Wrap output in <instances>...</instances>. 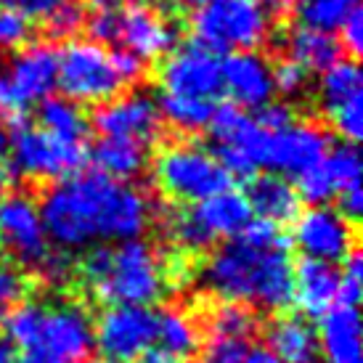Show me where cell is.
Returning <instances> with one entry per match:
<instances>
[{
	"label": "cell",
	"mask_w": 363,
	"mask_h": 363,
	"mask_svg": "<svg viewBox=\"0 0 363 363\" xmlns=\"http://www.w3.org/2000/svg\"><path fill=\"white\" fill-rule=\"evenodd\" d=\"M40 220L51 244L61 250H82L138 239L152 220V204L128 183L99 170H77L45 191Z\"/></svg>",
	"instance_id": "cell-1"
},
{
	"label": "cell",
	"mask_w": 363,
	"mask_h": 363,
	"mask_svg": "<svg viewBox=\"0 0 363 363\" xmlns=\"http://www.w3.org/2000/svg\"><path fill=\"white\" fill-rule=\"evenodd\" d=\"M292 268L286 247H260L236 236L210 255L199 281L210 294L228 303L284 311L292 305Z\"/></svg>",
	"instance_id": "cell-2"
},
{
	"label": "cell",
	"mask_w": 363,
	"mask_h": 363,
	"mask_svg": "<svg viewBox=\"0 0 363 363\" xmlns=\"http://www.w3.org/2000/svg\"><path fill=\"white\" fill-rule=\"evenodd\" d=\"M74 276L99 303L106 305L152 308L167 292L160 255L141 239L120 242L117 247L93 244L77 260Z\"/></svg>",
	"instance_id": "cell-3"
},
{
	"label": "cell",
	"mask_w": 363,
	"mask_h": 363,
	"mask_svg": "<svg viewBox=\"0 0 363 363\" xmlns=\"http://www.w3.org/2000/svg\"><path fill=\"white\" fill-rule=\"evenodd\" d=\"M9 340L27 355L45 361H80L93 347L91 313L77 300L59 297L53 303L27 300L6 318Z\"/></svg>",
	"instance_id": "cell-4"
},
{
	"label": "cell",
	"mask_w": 363,
	"mask_h": 363,
	"mask_svg": "<svg viewBox=\"0 0 363 363\" xmlns=\"http://www.w3.org/2000/svg\"><path fill=\"white\" fill-rule=\"evenodd\" d=\"M154 183L170 202L186 207L231 189V175L199 143L172 141L154 157Z\"/></svg>",
	"instance_id": "cell-5"
},
{
	"label": "cell",
	"mask_w": 363,
	"mask_h": 363,
	"mask_svg": "<svg viewBox=\"0 0 363 363\" xmlns=\"http://www.w3.org/2000/svg\"><path fill=\"white\" fill-rule=\"evenodd\" d=\"M0 242L19 268H30L38 276L64 279L69 260L53 252V244L43 228L40 210L27 194L9 191L0 196Z\"/></svg>",
	"instance_id": "cell-6"
},
{
	"label": "cell",
	"mask_w": 363,
	"mask_h": 363,
	"mask_svg": "<svg viewBox=\"0 0 363 363\" xmlns=\"http://www.w3.org/2000/svg\"><path fill=\"white\" fill-rule=\"evenodd\" d=\"M59 72V51L45 43L19 48L6 69H0V125L21 128L35 104L51 99Z\"/></svg>",
	"instance_id": "cell-7"
},
{
	"label": "cell",
	"mask_w": 363,
	"mask_h": 363,
	"mask_svg": "<svg viewBox=\"0 0 363 363\" xmlns=\"http://www.w3.org/2000/svg\"><path fill=\"white\" fill-rule=\"evenodd\" d=\"M268 30L271 16L257 6V0H215L194 16L196 43L215 53L252 51L265 43Z\"/></svg>",
	"instance_id": "cell-8"
},
{
	"label": "cell",
	"mask_w": 363,
	"mask_h": 363,
	"mask_svg": "<svg viewBox=\"0 0 363 363\" xmlns=\"http://www.w3.org/2000/svg\"><path fill=\"white\" fill-rule=\"evenodd\" d=\"M56 88L74 104H101L117 99L125 88L111 53L101 43L72 40L59 51Z\"/></svg>",
	"instance_id": "cell-9"
},
{
	"label": "cell",
	"mask_w": 363,
	"mask_h": 363,
	"mask_svg": "<svg viewBox=\"0 0 363 363\" xmlns=\"http://www.w3.org/2000/svg\"><path fill=\"white\" fill-rule=\"evenodd\" d=\"M9 143V170L13 172V178H27L38 183L61 181L88 162V143L61 141L43 128H32V125L16 128Z\"/></svg>",
	"instance_id": "cell-10"
},
{
	"label": "cell",
	"mask_w": 363,
	"mask_h": 363,
	"mask_svg": "<svg viewBox=\"0 0 363 363\" xmlns=\"http://www.w3.org/2000/svg\"><path fill=\"white\" fill-rule=\"evenodd\" d=\"M162 93L202 99L218 104L223 93V59L202 43H186L172 48L160 67Z\"/></svg>",
	"instance_id": "cell-11"
},
{
	"label": "cell",
	"mask_w": 363,
	"mask_h": 363,
	"mask_svg": "<svg viewBox=\"0 0 363 363\" xmlns=\"http://www.w3.org/2000/svg\"><path fill=\"white\" fill-rule=\"evenodd\" d=\"M361 67L355 59H337L323 69L318 85V101L326 122L345 143H358L363 135V96H361Z\"/></svg>",
	"instance_id": "cell-12"
},
{
	"label": "cell",
	"mask_w": 363,
	"mask_h": 363,
	"mask_svg": "<svg viewBox=\"0 0 363 363\" xmlns=\"http://www.w3.org/2000/svg\"><path fill=\"white\" fill-rule=\"evenodd\" d=\"M93 340L101 347L104 358L135 361L157 340V311L146 305H109L99 315Z\"/></svg>",
	"instance_id": "cell-13"
},
{
	"label": "cell",
	"mask_w": 363,
	"mask_h": 363,
	"mask_svg": "<svg viewBox=\"0 0 363 363\" xmlns=\"http://www.w3.org/2000/svg\"><path fill=\"white\" fill-rule=\"evenodd\" d=\"M329 146H332V135L321 125H311V122H294L284 130H265L260 170L286 172L297 178L326 160Z\"/></svg>",
	"instance_id": "cell-14"
},
{
	"label": "cell",
	"mask_w": 363,
	"mask_h": 363,
	"mask_svg": "<svg viewBox=\"0 0 363 363\" xmlns=\"http://www.w3.org/2000/svg\"><path fill=\"white\" fill-rule=\"evenodd\" d=\"M292 242L305 257L323 262H345L358 250V225L345 220L337 210L313 207L294 218Z\"/></svg>",
	"instance_id": "cell-15"
},
{
	"label": "cell",
	"mask_w": 363,
	"mask_h": 363,
	"mask_svg": "<svg viewBox=\"0 0 363 363\" xmlns=\"http://www.w3.org/2000/svg\"><path fill=\"white\" fill-rule=\"evenodd\" d=\"M93 125L104 138H130L149 146L162 130V114L149 93H130L101 104L93 114Z\"/></svg>",
	"instance_id": "cell-16"
},
{
	"label": "cell",
	"mask_w": 363,
	"mask_h": 363,
	"mask_svg": "<svg viewBox=\"0 0 363 363\" xmlns=\"http://www.w3.org/2000/svg\"><path fill=\"white\" fill-rule=\"evenodd\" d=\"M122 51L133 53L135 59L154 61L170 53L178 45V27L160 11L143 9V6H128L117 11V40Z\"/></svg>",
	"instance_id": "cell-17"
},
{
	"label": "cell",
	"mask_w": 363,
	"mask_h": 363,
	"mask_svg": "<svg viewBox=\"0 0 363 363\" xmlns=\"http://www.w3.org/2000/svg\"><path fill=\"white\" fill-rule=\"evenodd\" d=\"M223 91H228L239 109H262L276 93L271 64L252 51L231 53L223 59Z\"/></svg>",
	"instance_id": "cell-18"
},
{
	"label": "cell",
	"mask_w": 363,
	"mask_h": 363,
	"mask_svg": "<svg viewBox=\"0 0 363 363\" xmlns=\"http://www.w3.org/2000/svg\"><path fill=\"white\" fill-rule=\"evenodd\" d=\"M265 347L284 363H318V329L300 313H281L265 323Z\"/></svg>",
	"instance_id": "cell-19"
},
{
	"label": "cell",
	"mask_w": 363,
	"mask_h": 363,
	"mask_svg": "<svg viewBox=\"0 0 363 363\" xmlns=\"http://www.w3.org/2000/svg\"><path fill=\"white\" fill-rule=\"evenodd\" d=\"M340 271L332 262L303 257L292 268V303L303 311V315L321 318L337 303Z\"/></svg>",
	"instance_id": "cell-20"
},
{
	"label": "cell",
	"mask_w": 363,
	"mask_h": 363,
	"mask_svg": "<svg viewBox=\"0 0 363 363\" xmlns=\"http://www.w3.org/2000/svg\"><path fill=\"white\" fill-rule=\"evenodd\" d=\"M318 347H321L323 363H363L358 308L337 305L329 313H323Z\"/></svg>",
	"instance_id": "cell-21"
},
{
	"label": "cell",
	"mask_w": 363,
	"mask_h": 363,
	"mask_svg": "<svg viewBox=\"0 0 363 363\" xmlns=\"http://www.w3.org/2000/svg\"><path fill=\"white\" fill-rule=\"evenodd\" d=\"M244 199L250 204L252 215L257 212V218L271 220L276 225L281 223H292L300 212V196L294 191V186L289 181H284L281 175H252L247 181V194Z\"/></svg>",
	"instance_id": "cell-22"
},
{
	"label": "cell",
	"mask_w": 363,
	"mask_h": 363,
	"mask_svg": "<svg viewBox=\"0 0 363 363\" xmlns=\"http://www.w3.org/2000/svg\"><path fill=\"white\" fill-rule=\"evenodd\" d=\"M91 157L96 170L122 183L143 175L146 164H149V149L130 138H104L101 135V141L96 143Z\"/></svg>",
	"instance_id": "cell-23"
},
{
	"label": "cell",
	"mask_w": 363,
	"mask_h": 363,
	"mask_svg": "<svg viewBox=\"0 0 363 363\" xmlns=\"http://www.w3.org/2000/svg\"><path fill=\"white\" fill-rule=\"evenodd\" d=\"M284 51H286V59L300 64L305 72H323L340 59L342 45L329 32L297 27L284 38Z\"/></svg>",
	"instance_id": "cell-24"
},
{
	"label": "cell",
	"mask_w": 363,
	"mask_h": 363,
	"mask_svg": "<svg viewBox=\"0 0 363 363\" xmlns=\"http://www.w3.org/2000/svg\"><path fill=\"white\" fill-rule=\"evenodd\" d=\"M164 353H172L189 361L202 350V329L194 315L178 311V308H167V311L157 313V340Z\"/></svg>",
	"instance_id": "cell-25"
},
{
	"label": "cell",
	"mask_w": 363,
	"mask_h": 363,
	"mask_svg": "<svg viewBox=\"0 0 363 363\" xmlns=\"http://www.w3.org/2000/svg\"><path fill=\"white\" fill-rule=\"evenodd\" d=\"M38 122H40L43 130L61 138V141L88 143L91 120L80 109V104L69 101V99H45V101H40Z\"/></svg>",
	"instance_id": "cell-26"
},
{
	"label": "cell",
	"mask_w": 363,
	"mask_h": 363,
	"mask_svg": "<svg viewBox=\"0 0 363 363\" xmlns=\"http://www.w3.org/2000/svg\"><path fill=\"white\" fill-rule=\"evenodd\" d=\"M204 326L212 334V340H244L247 342L257 329V315L250 305L220 300L207 311Z\"/></svg>",
	"instance_id": "cell-27"
},
{
	"label": "cell",
	"mask_w": 363,
	"mask_h": 363,
	"mask_svg": "<svg viewBox=\"0 0 363 363\" xmlns=\"http://www.w3.org/2000/svg\"><path fill=\"white\" fill-rule=\"evenodd\" d=\"M160 114L170 122L172 128L183 133H199L207 130L212 114L218 104L202 101V99H189V96H175V93H160Z\"/></svg>",
	"instance_id": "cell-28"
},
{
	"label": "cell",
	"mask_w": 363,
	"mask_h": 363,
	"mask_svg": "<svg viewBox=\"0 0 363 363\" xmlns=\"http://www.w3.org/2000/svg\"><path fill=\"white\" fill-rule=\"evenodd\" d=\"M358 3L361 0H294L292 11L300 27L332 35L342 27L355 9H361Z\"/></svg>",
	"instance_id": "cell-29"
},
{
	"label": "cell",
	"mask_w": 363,
	"mask_h": 363,
	"mask_svg": "<svg viewBox=\"0 0 363 363\" xmlns=\"http://www.w3.org/2000/svg\"><path fill=\"white\" fill-rule=\"evenodd\" d=\"M32 289V276H27L24 268H19L9 257H0V326L6 323L13 308L27 303Z\"/></svg>",
	"instance_id": "cell-30"
},
{
	"label": "cell",
	"mask_w": 363,
	"mask_h": 363,
	"mask_svg": "<svg viewBox=\"0 0 363 363\" xmlns=\"http://www.w3.org/2000/svg\"><path fill=\"white\" fill-rule=\"evenodd\" d=\"M326 167L334 183V196L345 191H355L361 189V157L355 143H340L332 154H326Z\"/></svg>",
	"instance_id": "cell-31"
},
{
	"label": "cell",
	"mask_w": 363,
	"mask_h": 363,
	"mask_svg": "<svg viewBox=\"0 0 363 363\" xmlns=\"http://www.w3.org/2000/svg\"><path fill=\"white\" fill-rule=\"evenodd\" d=\"M361 294H363V262H361V252L355 250L342 262L340 286H337V305H342V308H358Z\"/></svg>",
	"instance_id": "cell-32"
},
{
	"label": "cell",
	"mask_w": 363,
	"mask_h": 363,
	"mask_svg": "<svg viewBox=\"0 0 363 363\" xmlns=\"http://www.w3.org/2000/svg\"><path fill=\"white\" fill-rule=\"evenodd\" d=\"M85 19L88 16H85V6H82L80 0H64L61 9L48 19L45 27H48V35H51L53 40H67L85 24Z\"/></svg>",
	"instance_id": "cell-33"
},
{
	"label": "cell",
	"mask_w": 363,
	"mask_h": 363,
	"mask_svg": "<svg viewBox=\"0 0 363 363\" xmlns=\"http://www.w3.org/2000/svg\"><path fill=\"white\" fill-rule=\"evenodd\" d=\"M30 43H32L30 21L11 9L0 11V45L3 48H24Z\"/></svg>",
	"instance_id": "cell-34"
},
{
	"label": "cell",
	"mask_w": 363,
	"mask_h": 363,
	"mask_svg": "<svg viewBox=\"0 0 363 363\" xmlns=\"http://www.w3.org/2000/svg\"><path fill=\"white\" fill-rule=\"evenodd\" d=\"M273 69V88L281 96H300L311 82V72H305L300 64L284 59L281 64L271 67Z\"/></svg>",
	"instance_id": "cell-35"
},
{
	"label": "cell",
	"mask_w": 363,
	"mask_h": 363,
	"mask_svg": "<svg viewBox=\"0 0 363 363\" xmlns=\"http://www.w3.org/2000/svg\"><path fill=\"white\" fill-rule=\"evenodd\" d=\"M6 9L21 13L30 24H48L53 13L61 9L64 0H3Z\"/></svg>",
	"instance_id": "cell-36"
},
{
	"label": "cell",
	"mask_w": 363,
	"mask_h": 363,
	"mask_svg": "<svg viewBox=\"0 0 363 363\" xmlns=\"http://www.w3.org/2000/svg\"><path fill=\"white\" fill-rule=\"evenodd\" d=\"M247 353L244 340H212L202 355V363H242Z\"/></svg>",
	"instance_id": "cell-37"
},
{
	"label": "cell",
	"mask_w": 363,
	"mask_h": 363,
	"mask_svg": "<svg viewBox=\"0 0 363 363\" xmlns=\"http://www.w3.org/2000/svg\"><path fill=\"white\" fill-rule=\"evenodd\" d=\"M255 122L265 128V130H284V128H289L294 125V109L289 104H265L262 109H257V117Z\"/></svg>",
	"instance_id": "cell-38"
},
{
	"label": "cell",
	"mask_w": 363,
	"mask_h": 363,
	"mask_svg": "<svg viewBox=\"0 0 363 363\" xmlns=\"http://www.w3.org/2000/svg\"><path fill=\"white\" fill-rule=\"evenodd\" d=\"M340 32H342V51L347 48L350 56L358 61V56H361V51H363V13H361V9H355L353 13L347 16V21L340 27Z\"/></svg>",
	"instance_id": "cell-39"
},
{
	"label": "cell",
	"mask_w": 363,
	"mask_h": 363,
	"mask_svg": "<svg viewBox=\"0 0 363 363\" xmlns=\"http://www.w3.org/2000/svg\"><path fill=\"white\" fill-rule=\"evenodd\" d=\"M242 363H284V361H279L265 345H257V347H247Z\"/></svg>",
	"instance_id": "cell-40"
},
{
	"label": "cell",
	"mask_w": 363,
	"mask_h": 363,
	"mask_svg": "<svg viewBox=\"0 0 363 363\" xmlns=\"http://www.w3.org/2000/svg\"><path fill=\"white\" fill-rule=\"evenodd\" d=\"M135 363H189V361H183V358H178V355L172 353H164V350H143L135 358Z\"/></svg>",
	"instance_id": "cell-41"
},
{
	"label": "cell",
	"mask_w": 363,
	"mask_h": 363,
	"mask_svg": "<svg viewBox=\"0 0 363 363\" xmlns=\"http://www.w3.org/2000/svg\"><path fill=\"white\" fill-rule=\"evenodd\" d=\"M292 3L294 0H257V6H260L268 16H284V13H289L292 11Z\"/></svg>",
	"instance_id": "cell-42"
},
{
	"label": "cell",
	"mask_w": 363,
	"mask_h": 363,
	"mask_svg": "<svg viewBox=\"0 0 363 363\" xmlns=\"http://www.w3.org/2000/svg\"><path fill=\"white\" fill-rule=\"evenodd\" d=\"M0 363H16V347L9 337H0Z\"/></svg>",
	"instance_id": "cell-43"
},
{
	"label": "cell",
	"mask_w": 363,
	"mask_h": 363,
	"mask_svg": "<svg viewBox=\"0 0 363 363\" xmlns=\"http://www.w3.org/2000/svg\"><path fill=\"white\" fill-rule=\"evenodd\" d=\"M13 172L6 167V164H0V196H6L9 191H13Z\"/></svg>",
	"instance_id": "cell-44"
},
{
	"label": "cell",
	"mask_w": 363,
	"mask_h": 363,
	"mask_svg": "<svg viewBox=\"0 0 363 363\" xmlns=\"http://www.w3.org/2000/svg\"><path fill=\"white\" fill-rule=\"evenodd\" d=\"M133 6H143V9L152 11H167L170 9V0H133Z\"/></svg>",
	"instance_id": "cell-45"
},
{
	"label": "cell",
	"mask_w": 363,
	"mask_h": 363,
	"mask_svg": "<svg viewBox=\"0 0 363 363\" xmlns=\"http://www.w3.org/2000/svg\"><path fill=\"white\" fill-rule=\"evenodd\" d=\"M6 157H9V133H6V128L0 125V164H3Z\"/></svg>",
	"instance_id": "cell-46"
},
{
	"label": "cell",
	"mask_w": 363,
	"mask_h": 363,
	"mask_svg": "<svg viewBox=\"0 0 363 363\" xmlns=\"http://www.w3.org/2000/svg\"><path fill=\"white\" fill-rule=\"evenodd\" d=\"M88 6H93L96 11H101V9H111V6H117V0H88Z\"/></svg>",
	"instance_id": "cell-47"
},
{
	"label": "cell",
	"mask_w": 363,
	"mask_h": 363,
	"mask_svg": "<svg viewBox=\"0 0 363 363\" xmlns=\"http://www.w3.org/2000/svg\"><path fill=\"white\" fill-rule=\"evenodd\" d=\"M181 3H186V6H196V9H202V6H207V3H215V0H181Z\"/></svg>",
	"instance_id": "cell-48"
},
{
	"label": "cell",
	"mask_w": 363,
	"mask_h": 363,
	"mask_svg": "<svg viewBox=\"0 0 363 363\" xmlns=\"http://www.w3.org/2000/svg\"><path fill=\"white\" fill-rule=\"evenodd\" d=\"M21 363H56V361H45V358H35V355H27Z\"/></svg>",
	"instance_id": "cell-49"
},
{
	"label": "cell",
	"mask_w": 363,
	"mask_h": 363,
	"mask_svg": "<svg viewBox=\"0 0 363 363\" xmlns=\"http://www.w3.org/2000/svg\"><path fill=\"white\" fill-rule=\"evenodd\" d=\"M82 363H120V361H111V358H91V361H82Z\"/></svg>",
	"instance_id": "cell-50"
}]
</instances>
